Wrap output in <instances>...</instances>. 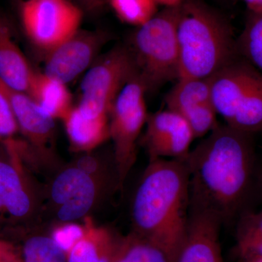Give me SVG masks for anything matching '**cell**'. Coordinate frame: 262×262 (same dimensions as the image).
Wrapping results in <instances>:
<instances>
[{
    "mask_svg": "<svg viewBox=\"0 0 262 262\" xmlns=\"http://www.w3.org/2000/svg\"><path fill=\"white\" fill-rule=\"evenodd\" d=\"M84 9L93 11L99 8L106 0H78Z\"/></svg>",
    "mask_w": 262,
    "mask_h": 262,
    "instance_id": "4316f807",
    "label": "cell"
},
{
    "mask_svg": "<svg viewBox=\"0 0 262 262\" xmlns=\"http://www.w3.org/2000/svg\"><path fill=\"white\" fill-rule=\"evenodd\" d=\"M14 1L15 2V3H17V4L19 6V5L21 4V3H23V2L25 1V0H14Z\"/></svg>",
    "mask_w": 262,
    "mask_h": 262,
    "instance_id": "1f68e13d",
    "label": "cell"
},
{
    "mask_svg": "<svg viewBox=\"0 0 262 262\" xmlns=\"http://www.w3.org/2000/svg\"><path fill=\"white\" fill-rule=\"evenodd\" d=\"M114 262L174 261L163 248L131 231L117 236Z\"/></svg>",
    "mask_w": 262,
    "mask_h": 262,
    "instance_id": "44dd1931",
    "label": "cell"
},
{
    "mask_svg": "<svg viewBox=\"0 0 262 262\" xmlns=\"http://www.w3.org/2000/svg\"><path fill=\"white\" fill-rule=\"evenodd\" d=\"M253 13H262V0H243Z\"/></svg>",
    "mask_w": 262,
    "mask_h": 262,
    "instance_id": "83f0119b",
    "label": "cell"
},
{
    "mask_svg": "<svg viewBox=\"0 0 262 262\" xmlns=\"http://www.w3.org/2000/svg\"><path fill=\"white\" fill-rule=\"evenodd\" d=\"M18 132L13 110L0 84V142L15 139Z\"/></svg>",
    "mask_w": 262,
    "mask_h": 262,
    "instance_id": "d4e9b609",
    "label": "cell"
},
{
    "mask_svg": "<svg viewBox=\"0 0 262 262\" xmlns=\"http://www.w3.org/2000/svg\"><path fill=\"white\" fill-rule=\"evenodd\" d=\"M34 72L15 42L9 19L0 13V81L27 94Z\"/></svg>",
    "mask_w": 262,
    "mask_h": 262,
    "instance_id": "2e32d148",
    "label": "cell"
},
{
    "mask_svg": "<svg viewBox=\"0 0 262 262\" xmlns=\"http://www.w3.org/2000/svg\"><path fill=\"white\" fill-rule=\"evenodd\" d=\"M258 186H259L260 189H261L262 193V171L261 174H260L259 179H258Z\"/></svg>",
    "mask_w": 262,
    "mask_h": 262,
    "instance_id": "4dcf8cb0",
    "label": "cell"
},
{
    "mask_svg": "<svg viewBox=\"0 0 262 262\" xmlns=\"http://www.w3.org/2000/svg\"><path fill=\"white\" fill-rule=\"evenodd\" d=\"M24 32L45 54L80 29L82 10L70 0H25L20 5Z\"/></svg>",
    "mask_w": 262,
    "mask_h": 262,
    "instance_id": "8fae6325",
    "label": "cell"
},
{
    "mask_svg": "<svg viewBox=\"0 0 262 262\" xmlns=\"http://www.w3.org/2000/svg\"><path fill=\"white\" fill-rule=\"evenodd\" d=\"M251 135L219 122L190 150L189 213H206L223 225L246 211L256 165Z\"/></svg>",
    "mask_w": 262,
    "mask_h": 262,
    "instance_id": "6da1fadb",
    "label": "cell"
},
{
    "mask_svg": "<svg viewBox=\"0 0 262 262\" xmlns=\"http://www.w3.org/2000/svg\"><path fill=\"white\" fill-rule=\"evenodd\" d=\"M212 103L232 128L262 131V72L249 62L234 60L211 77Z\"/></svg>",
    "mask_w": 262,
    "mask_h": 262,
    "instance_id": "8992f818",
    "label": "cell"
},
{
    "mask_svg": "<svg viewBox=\"0 0 262 262\" xmlns=\"http://www.w3.org/2000/svg\"><path fill=\"white\" fill-rule=\"evenodd\" d=\"M0 262H23L18 245L0 237Z\"/></svg>",
    "mask_w": 262,
    "mask_h": 262,
    "instance_id": "484cf974",
    "label": "cell"
},
{
    "mask_svg": "<svg viewBox=\"0 0 262 262\" xmlns=\"http://www.w3.org/2000/svg\"><path fill=\"white\" fill-rule=\"evenodd\" d=\"M82 225V233L67 249V262H114L118 234L90 215Z\"/></svg>",
    "mask_w": 262,
    "mask_h": 262,
    "instance_id": "e0dca14e",
    "label": "cell"
},
{
    "mask_svg": "<svg viewBox=\"0 0 262 262\" xmlns=\"http://www.w3.org/2000/svg\"><path fill=\"white\" fill-rule=\"evenodd\" d=\"M0 147H1V143H0Z\"/></svg>",
    "mask_w": 262,
    "mask_h": 262,
    "instance_id": "d6a6232c",
    "label": "cell"
},
{
    "mask_svg": "<svg viewBox=\"0 0 262 262\" xmlns=\"http://www.w3.org/2000/svg\"><path fill=\"white\" fill-rule=\"evenodd\" d=\"M146 93L144 84L136 75L122 88L110 110V139L113 143L120 191L136 163L137 142L147 119Z\"/></svg>",
    "mask_w": 262,
    "mask_h": 262,
    "instance_id": "ba28073f",
    "label": "cell"
},
{
    "mask_svg": "<svg viewBox=\"0 0 262 262\" xmlns=\"http://www.w3.org/2000/svg\"><path fill=\"white\" fill-rule=\"evenodd\" d=\"M0 84L24 138L20 149L24 163L56 172L61 167L55 149L56 120L42 111L29 94L10 89L1 81Z\"/></svg>",
    "mask_w": 262,
    "mask_h": 262,
    "instance_id": "30bf717a",
    "label": "cell"
},
{
    "mask_svg": "<svg viewBox=\"0 0 262 262\" xmlns=\"http://www.w3.org/2000/svg\"><path fill=\"white\" fill-rule=\"evenodd\" d=\"M245 262H262V258H253V259L247 260Z\"/></svg>",
    "mask_w": 262,
    "mask_h": 262,
    "instance_id": "f546056e",
    "label": "cell"
},
{
    "mask_svg": "<svg viewBox=\"0 0 262 262\" xmlns=\"http://www.w3.org/2000/svg\"><path fill=\"white\" fill-rule=\"evenodd\" d=\"M117 190H120L117 176L89 173L72 162L61 165L44 188L41 222L47 220L58 225L82 221Z\"/></svg>",
    "mask_w": 262,
    "mask_h": 262,
    "instance_id": "5b68a950",
    "label": "cell"
},
{
    "mask_svg": "<svg viewBox=\"0 0 262 262\" xmlns=\"http://www.w3.org/2000/svg\"><path fill=\"white\" fill-rule=\"evenodd\" d=\"M0 143V232L9 236L40 225L44 189L29 173L16 139Z\"/></svg>",
    "mask_w": 262,
    "mask_h": 262,
    "instance_id": "52a82bcc",
    "label": "cell"
},
{
    "mask_svg": "<svg viewBox=\"0 0 262 262\" xmlns=\"http://www.w3.org/2000/svg\"><path fill=\"white\" fill-rule=\"evenodd\" d=\"M180 5L165 8L130 38V48L137 76L146 92L159 89L179 78L177 25Z\"/></svg>",
    "mask_w": 262,
    "mask_h": 262,
    "instance_id": "277c9868",
    "label": "cell"
},
{
    "mask_svg": "<svg viewBox=\"0 0 262 262\" xmlns=\"http://www.w3.org/2000/svg\"><path fill=\"white\" fill-rule=\"evenodd\" d=\"M70 141L71 149L75 152L94 151L110 139L108 117L91 118L84 116L75 105L62 120Z\"/></svg>",
    "mask_w": 262,
    "mask_h": 262,
    "instance_id": "ac0fdd59",
    "label": "cell"
},
{
    "mask_svg": "<svg viewBox=\"0 0 262 262\" xmlns=\"http://www.w3.org/2000/svg\"><path fill=\"white\" fill-rule=\"evenodd\" d=\"M236 222L237 244L262 239V209L258 211L246 210Z\"/></svg>",
    "mask_w": 262,
    "mask_h": 262,
    "instance_id": "cb8c5ba5",
    "label": "cell"
},
{
    "mask_svg": "<svg viewBox=\"0 0 262 262\" xmlns=\"http://www.w3.org/2000/svg\"><path fill=\"white\" fill-rule=\"evenodd\" d=\"M8 237L18 239L23 262H67L64 248L40 225L20 229Z\"/></svg>",
    "mask_w": 262,
    "mask_h": 262,
    "instance_id": "ffe728a7",
    "label": "cell"
},
{
    "mask_svg": "<svg viewBox=\"0 0 262 262\" xmlns=\"http://www.w3.org/2000/svg\"><path fill=\"white\" fill-rule=\"evenodd\" d=\"M222 226L212 215L189 213L187 234L175 262H224L220 241Z\"/></svg>",
    "mask_w": 262,
    "mask_h": 262,
    "instance_id": "9a60e30c",
    "label": "cell"
},
{
    "mask_svg": "<svg viewBox=\"0 0 262 262\" xmlns=\"http://www.w3.org/2000/svg\"><path fill=\"white\" fill-rule=\"evenodd\" d=\"M157 4L164 5L165 8H175L182 4L183 0H155Z\"/></svg>",
    "mask_w": 262,
    "mask_h": 262,
    "instance_id": "f1b7e54d",
    "label": "cell"
},
{
    "mask_svg": "<svg viewBox=\"0 0 262 262\" xmlns=\"http://www.w3.org/2000/svg\"><path fill=\"white\" fill-rule=\"evenodd\" d=\"M177 39L179 78H211L236 59L237 42L229 24L201 0H183Z\"/></svg>",
    "mask_w": 262,
    "mask_h": 262,
    "instance_id": "3957f363",
    "label": "cell"
},
{
    "mask_svg": "<svg viewBox=\"0 0 262 262\" xmlns=\"http://www.w3.org/2000/svg\"><path fill=\"white\" fill-rule=\"evenodd\" d=\"M108 39L101 31L79 29L46 53L43 73L66 84L73 82L96 61Z\"/></svg>",
    "mask_w": 262,
    "mask_h": 262,
    "instance_id": "7c38bea8",
    "label": "cell"
},
{
    "mask_svg": "<svg viewBox=\"0 0 262 262\" xmlns=\"http://www.w3.org/2000/svg\"><path fill=\"white\" fill-rule=\"evenodd\" d=\"M136 75L135 62L128 46L113 48L99 56L86 71L80 85V100L75 106L84 116L110 117L117 95Z\"/></svg>",
    "mask_w": 262,
    "mask_h": 262,
    "instance_id": "9c48e42d",
    "label": "cell"
},
{
    "mask_svg": "<svg viewBox=\"0 0 262 262\" xmlns=\"http://www.w3.org/2000/svg\"><path fill=\"white\" fill-rule=\"evenodd\" d=\"M117 16L124 23L139 27L157 14L155 0H108Z\"/></svg>",
    "mask_w": 262,
    "mask_h": 262,
    "instance_id": "603a6c76",
    "label": "cell"
},
{
    "mask_svg": "<svg viewBox=\"0 0 262 262\" xmlns=\"http://www.w3.org/2000/svg\"><path fill=\"white\" fill-rule=\"evenodd\" d=\"M241 52L253 67L262 72V13H253L237 42Z\"/></svg>",
    "mask_w": 262,
    "mask_h": 262,
    "instance_id": "7402d4cb",
    "label": "cell"
},
{
    "mask_svg": "<svg viewBox=\"0 0 262 262\" xmlns=\"http://www.w3.org/2000/svg\"><path fill=\"white\" fill-rule=\"evenodd\" d=\"M189 219V174L185 160L149 161L133 196L132 232L163 248L176 261Z\"/></svg>",
    "mask_w": 262,
    "mask_h": 262,
    "instance_id": "7a4b0ae2",
    "label": "cell"
},
{
    "mask_svg": "<svg viewBox=\"0 0 262 262\" xmlns=\"http://www.w3.org/2000/svg\"><path fill=\"white\" fill-rule=\"evenodd\" d=\"M145 126L141 144L149 161L186 160L195 137L189 124L179 114L168 108L148 114Z\"/></svg>",
    "mask_w": 262,
    "mask_h": 262,
    "instance_id": "4fadbf2b",
    "label": "cell"
},
{
    "mask_svg": "<svg viewBox=\"0 0 262 262\" xmlns=\"http://www.w3.org/2000/svg\"><path fill=\"white\" fill-rule=\"evenodd\" d=\"M42 111L54 120H63L74 106L67 84L43 72L33 73L28 93Z\"/></svg>",
    "mask_w": 262,
    "mask_h": 262,
    "instance_id": "d6986e66",
    "label": "cell"
},
{
    "mask_svg": "<svg viewBox=\"0 0 262 262\" xmlns=\"http://www.w3.org/2000/svg\"><path fill=\"white\" fill-rule=\"evenodd\" d=\"M165 101L167 108L187 121L195 139L205 137L218 125L212 103L211 78H179Z\"/></svg>",
    "mask_w": 262,
    "mask_h": 262,
    "instance_id": "5bb4252c",
    "label": "cell"
}]
</instances>
